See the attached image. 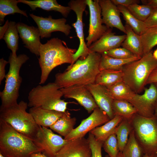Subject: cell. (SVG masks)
<instances>
[{"label": "cell", "instance_id": "cell-1", "mask_svg": "<svg viewBox=\"0 0 157 157\" xmlns=\"http://www.w3.org/2000/svg\"><path fill=\"white\" fill-rule=\"evenodd\" d=\"M101 54L90 51L84 60L78 59L62 73H57L54 82L60 88L74 85H87L95 83L100 71Z\"/></svg>", "mask_w": 157, "mask_h": 157}, {"label": "cell", "instance_id": "cell-2", "mask_svg": "<svg viewBox=\"0 0 157 157\" xmlns=\"http://www.w3.org/2000/svg\"><path fill=\"white\" fill-rule=\"evenodd\" d=\"M76 49L69 48L65 42L58 38H53L44 44H41L39 49V63L41 69L39 84H44L51 71L56 67L65 63L72 65Z\"/></svg>", "mask_w": 157, "mask_h": 157}, {"label": "cell", "instance_id": "cell-3", "mask_svg": "<svg viewBox=\"0 0 157 157\" xmlns=\"http://www.w3.org/2000/svg\"><path fill=\"white\" fill-rule=\"evenodd\" d=\"M0 152L7 157H31L42 150L32 140L0 119Z\"/></svg>", "mask_w": 157, "mask_h": 157}, {"label": "cell", "instance_id": "cell-4", "mask_svg": "<svg viewBox=\"0 0 157 157\" xmlns=\"http://www.w3.org/2000/svg\"><path fill=\"white\" fill-rule=\"evenodd\" d=\"M28 104L21 101L6 108L0 107V119L16 131L33 141L40 126L31 115L26 111Z\"/></svg>", "mask_w": 157, "mask_h": 157}, {"label": "cell", "instance_id": "cell-5", "mask_svg": "<svg viewBox=\"0 0 157 157\" xmlns=\"http://www.w3.org/2000/svg\"><path fill=\"white\" fill-rule=\"evenodd\" d=\"M157 67V60L151 51L123 67V81L135 93L139 94L144 89L151 72Z\"/></svg>", "mask_w": 157, "mask_h": 157}, {"label": "cell", "instance_id": "cell-6", "mask_svg": "<svg viewBox=\"0 0 157 157\" xmlns=\"http://www.w3.org/2000/svg\"><path fill=\"white\" fill-rule=\"evenodd\" d=\"M63 96L62 92L55 82L38 85L29 93L28 106L65 112L69 103L61 99Z\"/></svg>", "mask_w": 157, "mask_h": 157}, {"label": "cell", "instance_id": "cell-7", "mask_svg": "<svg viewBox=\"0 0 157 157\" xmlns=\"http://www.w3.org/2000/svg\"><path fill=\"white\" fill-rule=\"evenodd\" d=\"M29 59V57L24 54H19L14 58L12 53H10L8 60L9 70L5 76L4 88L0 92L1 107L6 108L17 103L19 90L22 81L20 70L22 65Z\"/></svg>", "mask_w": 157, "mask_h": 157}, {"label": "cell", "instance_id": "cell-8", "mask_svg": "<svg viewBox=\"0 0 157 157\" xmlns=\"http://www.w3.org/2000/svg\"><path fill=\"white\" fill-rule=\"evenodd\" d=\"M68 141L55 134L51 129L40 126L33 140L35 145L49 157H56L57 153Z\"/></svg>", "mask_w": 157, "mask_h": 157}, {"label": "cell", "instance_id": "cell-9", "mask_svg": "<svg viewBox=\"0 0 157 157\" xmlns=\"http://www.w3.org/2000/svg\"><path fill=\"white\" fill-rule=\"evenodd\" d=\"M68 5L71 10H73L76 15V21L72 25L75 29L79 41L78 48L73 55V64L78 58L81 60L85 59L90 51L85 41L83 32L84 24L83 21V13L85 11L87 5L86 0H71L69 2Z\"/></svg>", "mask_w": 157, "mask_h": 157}, {"label": "cell", "instance_id": "cell-10", "mask_svg": "<svg viewBox=\"0 0 157 157\" xmlns=\"http://www.w3.org/2000/svg\"><path fill=\"white\" fill-rule=\"evenodd\" d=\"M86 1L90 12L88 35L86 38V44L88 48L110 28L102 24L101 9L99 0H86Z\"/></svg>", "mask_w": 157, "mask_h": 157}, {"label": "cell", "instance_id": "cell-11", "mask_svg": "<svg viewBox=\"0 0 157 157\" xmlns=\"http://www.w3.org/2000/svg\"><path fill=\"white\" fill-rule=\"evenodd\" d=\"M110 120L106 114L98 107L88 117L83 120L78 126L74 129L64 139L69 141L83 138L88 132Z\"/></svg>", "mask_w": 157, "mask_h": 157}, {"label": "cell", "instance_id": "cell-12", "mask_svg": "<svg viewBox=\"0 0 157 157\" xmlns=\"http://www.w3.org/2000/svg\"><path fill=\"white\" fill-rule=\"evenodd\" d=\"M29 15L37 24L41 39L51 37V33L54 32L60 31L66 36L68 35L71 32L72 27L66 24L67 20L64 18L54 19L51 15L43 17L30 13Z\"/></svg>", "mask_w": 157, "mask_h": 157}, {"label": "cell", "instance_id": "cell-13", "mask_svg": "<svg viewBox=\"0 0 157 157\" xmlns=\"http://www.w3.org/2000/svg\"><path fill=\"white\" fill-rule=\"evenodd\" d=\"M157 101V88L154 84L145 88L143 94L135 93L129 102L136 109L140 115L148 117L151 114L153 106Z\"/></svg>", "mask_w": 157, "mask_h": 157}, {"label": "cell", "instance_id": "cell-14", "mask_svg": "<svg viewBox=\"0 0 157 157\" xmlns=\"http://www.w3.org/2000/svg\"><path fill=\"white\" fill-rule=\"evenodd\" d=\"M60 90L65 98L75 99L88 113L98 107L92 95L85 85H74Z\"/></svg>", "mask_w": 157, "mask_h": 157}, {"label": "cell", "instance_id": "cell-15", "mask_svg": "<svg viewBox=\"0 0 157 157\" xmlns=\"http://www.w3.org/2000/svg\"><path fill=\"white\" fill-rule=\"evenodd\" d=\"M134 126L140 140L148 147L157 143V129L153 122L149 117L138 116L135 119Z\"/></svg>", "mask_w": 157, "mask_h": 157}, {"label": "cell", "instance_id": "cell-16", "mask_svg": "<svg viewBox=\"0 0 157 157\" xmlns=\"http://www.w3.org/2000/svg\"><path fill=\"white\" fill-rule=\"evenodd\" d=\"M101 9L103 24L108 28L114 27L126 34L120 17V11L111 0H99Z\"/></svg>", "mask_w": 157, "mask_h": 157}, {"label": "cell", "instance_id": "cell-17", "mask_svg": "<svg viewBox=\"0 0 157 157\" xmlns=\"http://www.w3.org/2000/svg\"><path fill=\"white\" fill-rule=\"evenodd\" d=\"M91 154L89 141L83 137L69 140L56 157H91Z\"/></svg>", "mask_w": 157, "mask_h": 157}, {"label": "cell", "instance_id": "cell-18", "mask_svg": "<svg viewBox=\"0 0 157 157\" xmlns=\"http://www.w3.org/2000/svg\"><path fill=\"white\" fill-rule=\"evenodd\" d=\"M17 24L19 36L24 44V47L31 53L39 56V49L42 43L38 28L21 22Z\"/></svg>", "mask_w": 157, "mask_h": 157}, {"label": "cell", "instance_id": "cell-19", "mask_svg": "<svg viewBox=\"0 0 157 157\" xmlns=\"http://www.w3.org/2000/svg\"><path fill=\"white\" fill-rule=\"evenodd\" d=\"M92 95L95 101L101 110L111 119L115 116L113 108V99L106 87L95 83L85 86Z\"/></svg>", "mask_w": 157, "mask_h": 157}, {"label": "cell", "instance_id": "cell-20", "mask_svg": "<svg viewBox=\"0 0 157 157\" xmlns=\"http://www.w3.org/2000/svg\"><path fill=\"white\" fill-rule=\"evenodd\" d=\"M126 35H116L110 28L101 38L89 47L90 51L101 54L119 47L126 38Z\"/></svg>", "mask_w": 157, "mask_h": 157}, {"label": "cell", "instance_id": "cell-21", "mask_svg": "<svg viewBox=\"0 0 157 157\" xmlns=\"http://www.w3.org/2000/svg\"><path fill=\"white\" fill-rule=\"evenodd\" d=\"M29 113L38 125L47 128L53 124L63 115L64 112L37 107L31 108Z\"/></svg>", "mask_w": 157, "mask_h": 157}, {"label": "cell", "instance_id": "cell-22", "mask_svg": "<svg viewBox=\"0 0 157 157\" xmlns=\"http://www.w3.org/2000/svg\"><path fill=\"white\" fill-rule=\"evenodd\" d=\"M21 3L28 5L33 11L37 8L47 11H54L60 13L65 17H67L71 10L70 7L61 5L56 0H18Z\"/></svg>", "mask_w": 157, "mask_h": 157}, {"label": "cell", "instance_id": "cell-23", "mask_svg": "<svg viewBox=\"0 0 157 157\" xmlns=\"http://www.w3.org/2000/svg\"><path fill=\"white\" fill-rule=\"evenodd\" d=\"M126 38L121 45L134 54L142 57L143 55V46L141 36L135 33L127 24L124 26Z\"/></svg>", "mask_w": 157, "mask_h": 157}, {"label": "cell", "instance_id": "cell-24", "mask_svg": "<svg viewBox=\"0 0 157 157\" xmlns=\"http://www.w3.org/2000/svg\"><path fill=\"white\" fill-rule=\"evenodd\" d=\"M123 117L118 115H115L114 117L100 126L97 127L90 131L99 141L104 143L112 134L115 133L117 126L121 122Z\"/></svg>", "mask_w": 157, "mask_h": 157}, {"label": "cell", "instance_id": "cell-25", "mask_svg": "<svg viewBox=\"0 0 157 157\" xmlns=\"http://www.w3.org/2000/svg\"><path fill=\"white\" fill-rule=\"evenodd\" d=\"M141 57L137 56L128 59H119L113 58L103 53L101 54L99 69L100 71L106 69L122 70L124 65L139 60Z\"/></svg>", "mask_w": 157, "mask_h": 157}, {"label": "cell", "instance_id": "cell-26", "mask_svg": "<svg viewBox=\"0 0 157 157\" xmlns=\"http://www.w3.org/2000/svg\"><path fill=\"white\" fill-rule=\"evenodd\" d=\"M76 121V118L71 117L69 113L66 111L49 127L54 131L65 137L73 130Z\"/></svg>", "mask_w": 157, "mask_h": 157}, {"label": "cell", "instance_id": "cell-27", "mask_svg": "<svg viewBox=\"0 0 157 157\" xmlns=\"http://www.w3.org/2000/svg\"><path fill=\"white\" fill-rule=\"evenodd\" d=\"M123 75L122 70H103L100 71L97 75L94 83L107 88L123 81Z\"/></svg>", "mask_w": 157, "mask_h": 157}, {"label": "cell", "instance_id": "cell-28", "mask_svg": "<svg viewBox=\"0 0 157 157\" xmlns=\"http://www.w3.org/2000/svg\"><path fill=\"white\" fill-rule=\"evenodd\" d=\"M106 88L114 100L129 101L135 94L123 81L118 82Z\"/></svg>", "mask_w": 157, "mask_h": 157}, {"label": "cell", "instance_id": "cell-29", "mask_svg": "<svg viewBox=\"0 0 157 157\" xmlns=\"http://www.w3.org/2000/svg\"><path fill=\"white\" fill-rule=\"evenodd\" d=\"M18 33L17 23L14 21H10L3 39L6 43L8 48L11 50L12 56L14 58L17 57L16 52L18 49Z\"/></svg>", "mask_w": 157, "mask_h": 157}, {"label": "cell", "instance_id": "cell-30", "mask_svg": "<svg viewBox=\"0 0 157 157\" xmlns=\"http://www.w3.org/2000/svg\"><path fill=\"white\" fill-rule=\"evenodd\" d=\"M128 24L136 34L142 35L145 31L146 28L144 22L139 20L134 16L127 8L121 5L117 6Z\"/></svg>", "mask_w": 157, "mask_h": 157}, {"label": "cell", "instance_id": "cell-31", "mask_svg": "<svg viewBox=\"0 0 157 157\" xmlns=\"http://www.w3.org/2000/svg\"><path fill=\"white\" fill-rule=\"evenodd\" d=\"M16 0H0V24L2 25L4 22V18L7 15L18 13L27 17L28 16L26 11L21 10L17 5Z\"/></svg>", "mask_w": 157, "mask_h": 157}, {"label": "cell", "instance_id": "cell-32", "mask_svg": "<svg viewBox=\"0 0 157 157\" xmlns=\"http://www.w3.org/2000/svg\"><path fill=\"white\" fill-rule=\"evenodd\" d=\"M141 37L144 55L151 51L157 45V26L147 28Z\"/></svg>", "mask_w": 157, "mask_h": 157}, {"label": "cell", "instance_id": "cell-33", "mask_svg": "<svg viewBox=\"0 0 157 157\" xmlns=\"http://www.w3.org/2000/svg\"><path fill=\"white\" fill-rule=\"evenodd\" d=\"M113 108L115 115L129 118L137 113L135 108L129 102L126 100H114Z\"/></svg>", "mask_w": 157, "mask_h": 157}, {"label": "cell", "instance_id": "cell-34", "mask_svg": "<svg viewBox=\"0 0 157 157\" xmlns=\"http://www.w3.org/2000/svg\"><path fill=\"white\" fill-rule=\"evenodd\" d=\"M141 150L135 137L133 131L131 132L128 142L122 152L123 157H140Z\"/></svg>", "mask_w": 157, "mask_h": 157}, {"label": "cell", "instance_id": "cell-35", "mask_svg": "<svg viewBox=\"0 0 157 157\" xmlns=\"http://www.w3.org/2000/svg\"><path fill=\"white\" fill-rule=\"evenodd\" d=\"M127 8L136 18L144 22L149 17L154 9L148 5L137 3L131 5Z\"/></svg>", "mask_w": 157, "mask_h": 157}, {"label": "cell", "instance_id": "cell-36", "mask_svg": "<svg viewBox=\"0 0 157 157\" xmlns=\"http://www.w3.org/2000/svg\"><path fill=\"white\" fill-rule=\"evenodd\" d=\"M131 130L128 123L122 122L116 129L115 133L116 135L118 149L122 152L126 144L128 135Z\"/></svg>", "mask_w": 157, "mask_h": 157}, {"label": "cell", "instance_id": "cell-37", "mask_svg": "<svg viewBox=\"0 0 157 157\" xmlns=\"http://www.w3.org/2000/svg\"><path fill=\"white\" fill-rule=\"evenodd\" d=\"M103 147L109 157H117L119 150L115 133L112 134L105 141Z\"/></svg>", "mask_w": 157, "mask_h": 157}, {"label": "cell", "instance_id": "cell-38", "mask_svg": "<svg viewBox=\"0 0 157 157\" xmlns=\"http://www.w3.org/2000/svg\"><path fill=\"white\" fill-rule=\"evenodd\" d=\"M104 53L113 58L119 59H126L137 56L129 50L123 47L114 49Z\"/></svg>", "mask_w": 157, "mask_h": 157}, {"label": "cell", "instance_id": "cell-39", "mask_svg": "<svg viewBox=\"0 0 157 157\" xmlns=\"http://www.w3.org/2000/svg\"><path fill=\"white\" fill-rule=\"evenodd\" d=\"M88 139L91 151V157H102L101 147L103 142L97 140L90 132Z\"/></svg>", "mask_w": 157, "mask_h": 157}, {"label": "cell", "instance_id": "cell-40", "mask_svg": "<svg viewBox=\"0 0 157 157\" xmlns=\"http://www.w3.org/2000/svg\"><path fill=\"white\" fill-rule=\"evenodd\" d=\"M144 23L147 28L157 26V8H154L151 14Z\"/></svg>", "mask_w": 157, "mask_h": 157}, {"label": "cell", "instance_id": "cell-41", "mask_svg": "<svg viewBox=\"0 0 157 157\" xmlns=\"http://www.w3.org/2000/svg\"><path fill=\"white\" fill-rule=\"evenodd\" d=\"M111 1L116 6L121 5L126 8L134 4H138L140 1L138 0H111Z\"/></svg>", "mask_w": 157, "mask_h": 157}, {"label": "cell", "instance_id": "cell-42", "mask_svg": "<svg viewBox=\"0 0 157 157\" xmlns=\"http://www.w3.org/2000/svg\"><path fill=\"white\" fill-rule=\"evenodd\" d=\"M9 63L8 61L5 60L3 58L0 59V84L6 76L5 67L6 65Z\"/></svg>", "mask_w": 157, "mask_h": 157}, {"label": "cell", "instance_id": "cell-43", "mask_svg": "<svg viewBox=\"0 0 157 157\" xmlns=\"http://www.w3.org/2000/svg\"><path fill=\"white\" fill-rule=\"evenodd\" d=\"M157 83V67L154 69L149 75L146 85Z\"/></svg>", "mask_w": 157, "mask_h": 157}, {"label": "cell", "instance_id": "cell-44", "mask_svg": "<svg viewBox=\"0 0 157 157\" xmlns=\"http://www.w3.org/2000/svg\"><path fill=\"white\" fill-rule=\"evenodd\" d=\"M9 20L7 19L4 24L2 26H0V39H3L4 35L6 31L9 24Z\"/></svg>", "mask_w": 157, "mask_h": 157}, {"label": "cell", "instance_id": "cell-45", "mask_svg": "<svg viewBox=\"0 0 157 157\" xmlns=\"http://www.w3.org/2000/svg\"><path fill=\"white\" fill-rule=\"evenodd\" d=\"M143 5H148L153 8H157V0H142Z\"/></svg>", "mask_w": 157, "mask_h": 157}, {"label": "cell", "instance_id": "cell-46", "mask_svg": "<svg viewBox=\"0 0 157 157\" xmlns=\"http://www.w3.org/2000/svg\"><path fill=\"white\" fill-rule=\"evenodd\" d=\"M31 157H49L41 152L34 153L31 155Z\"/></svg>", "mask_w": 157, "mask_h": 157}, {"label": "cell", "instance_id": "cell-47", "mask_svg": "<svg viewBox=\"0 0 157 157\" xmlns=\"http://www.w3.org/2000/svg\"><path fill=\"white\" fill-rule=\"evenodd\" d=\"M153 55L155 59L157 60V49L153 53Z\"/></svg>", "mask_w": 157, "mask_h": 157}, {"label": "cell", "instance_id": "cell-48", "mask_svg": "<svg viewBox=\"0 0 157 157\" xmlns=\"http://www.w3.org/2000/svg\"><path fill=\"white\" fill-rule=\"evenodd\" d=\"M117 157H123L121 152H119Z\"/></svg>", "mask_w": 157, "mask_h": 157}, {"label": "cell", "instance_id": "cell-49", "mask_svg": "<svg viewBox=\"0 0 157 157\" xmlns=\"http://www.w3.org/2000/svg\"><path fill=\"white\" fill-rule=\"evenodd\" d=\"M143 157H152V156H149L148 154H146Z\"/></svg>", "mask_w": 157, "mask_h": 157}, {"label": "cell", "instance_id": "cell-50", "mask_svg": "<svg viewBox=\"0 0 157 157\" xmlns=\"http://www.w3.org/2000/svg\"><path fill=\"white\" fill-rule=\"evenodd\" d=\"M0 157H7L0 152Z\"/></svg>", "mask_w": 157, "mask_h": 157}, {"label": "cell", "instance_id": "cell-51", "mask_svg": "<svg viewBox=\"0 0 157 157\" xmlns=\"http://www.w3.org/2000/svg\"><path fill=\"white\" fill-rule=\"evenodd\" d=\"M156 113L157 114V106L156 108Z\"/></svg>", "mask_w": 157, "mask_h": 157}, {"label": "cell", "instance_id": "cell-52", "mask_svg": "<svg viewBox=\"0 0 157 157\" xmlns=\"http://www.w3.org/2000/svg\"><path fill=\"white\" fill-rule=\"evenodd\" d=\"M154 84L155 85H156V87L157 88V83H155Z\"/></svg>", "mask_w": 157, "mask_h": 157}]
</instances>
